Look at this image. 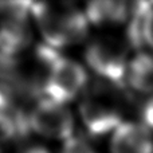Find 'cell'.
<instances>
[{
    "mask_svg": "<svg viewBox=\"0 0 153 153\" xmlns=\"http://www.w3.org/2000/svg\"><path fill=\"white\" fill-rule=\"evenodd\" d=\"M30 12L43 45L56 51L82 45L89 38L90 24L85 10L74 3H31Z\"/></svg>",
    "mask_w": 153,
    "mask_h": 153,
    "instance_id": "1",
    "label": "cell"
},
{
    "mask_svg": "<svg viewBox=\"0 0 153 153\" xmlns=\"http://www.w3.org/2000/svg\"><path fill=\"white\" fill-rule=\"evenodd\" d=\"M124 87L98 79L89 85L79 97L78 114L86 132L93 137H103L124 124L128 100Z\"/></svg>",
    "mask_w": 153,
    "mask_h": 153,
    "instance_id": "2",
    "label": "cell"
},
{
    "mask_svg": "<svg viewBox=\"0 0 153 153\" xmlns=\"http://www.w3.org/2000/svg\"><path fill=\"white\" fill-rule=\"evenodd\" d=\"M132 50L125 35L101 34L86 43L83 53L85 65L100 81L125 87Z\"/></svg>",
    "mask_w": 153,
    "mask_h": 153,
    "instance_id": "3",
    "label": "cell"
},
{
    "mask_svg": "<svg viewBox=\"0 0 153 153\" xmlns=\"http://www.w3.org/2000/svg\"><path fill=\"white\" fill-rule=\"evenodd\" d=\"M89 86L87 69L74 59L58 54L46 78L42 97L69 105Z\"/></svg>",
    "mask_w": 153,
    "mask_h": 153,
    "instance_id": "4",
    "label": "cell"
},
{
    "mask_svg": "<svg viewBox=\"0 0 153 153\" xmlns=\"http://www.w3.org/2000/svg\"><path fill=\"white\" fill-rule=\"evenodd\" d=\"M28 129L47 140L66 141L74 136L75 117L71 109L50 98L40 97L27 116Z\"/></svg>",
    "mask_w": 153,
    "mask_h": 153,
    "instance_id": "5",
    "label": "cell"
},
{
    "mask_svg": "<svg viewBox=\"0 0 153 153\" xmlns=\"http://www.w3.org/2000/svg\"><path fill=\"white\" fill-rule=\"evenodd\" d=\"M136 3L120 1V0H97L87 3L85 13L90 27L98 28H114L128 26L133 15Z\"/></svg>",
    "mask_w": 153,
    "mask_h": 153,
    "instance_id": "6",
    "label": "cell"
},
{
    "mask_svg": "<svg viewBox=\"0 0 153 153\" xmlns=\"http://www.w3.org/2000/svg\"><path fill=\"white\" fill-rule=\"evenodd\" d=\"M110 153H153V133L141 122L125 121L111 133Z\"/></svg>",
    "mask_w": 153,
    "mask_h": 153,
    "instance_id": "7",
    "label": "cell"
},
{
    "mask_svg": "<svg viewBox=\"0 0 153 153\" xmlns=\"http://www.w3.org/2000/svg\"><path fill=\"white\" fill-rule=\"evenodd\" d=\"M125 38L133 50L153 53V1L136 3Z\"/></svg>",
    "mask_w": 153,
    "mask_h": 153,
    "instance_id": "8",
    "label": "cell"
},
{
    "mask_svg": "<svg viewBox=\"0 0 153 153\" xmlns=\"http://www.w3.org/2000/svg\"><path fill=\"white\" fill-rule=\"evenodd\" d=\"M125 86L144 97L153 95V53L136 51L128 65Z\"/></svg>",
    "mask_w": 153,
    "mask_h": 153,
    "instance_id": "9",
    "label": "cell"
},
{
    "mask_svg": "<svg viewBox=\"0 0 153 153\" xmlns=\"http://www.w3.org/2000/svg\"><path fill=\"white\" fill-rule=\"evenodd\" d=\"M61 153H98L89 140L81 136H73L63 143Z\"/></svg>",
    "mask_w": 153,
    "mask_h": 153,
    "instance_id": "10",
    "label": "cell"
},
{
    "mask_svg": "<svg viewBox=\"0 0 153 153\" xmlns=\"http://www.w3.org/2000/svg\"><path fill=\"white\" fill-rule=\"evenodd\" d=\"M140 117L141 124L153 133V95L145 97V101L140 108Z\"/></svg>",
    "mask_w": 153,
    "mask_h": 153,
    "instance_id": "11",
    "label": "cell"
},
{
    "mask_svg": "<svg viewBox=\"0 0 153 153\" xmlns=\"http://www.w3.org/2000/svg\"><path fill=\"white\" fill-rule=\"evenodd\" d=\"M20 153H51L46 146L42 145H31L28 148H26L24 151H22Z\"/></svg>",
    "mask_w": 153,
    "mask_h": 153,
    "instance_id": "12",
    "label": "cell"
}]
</instances>
